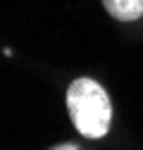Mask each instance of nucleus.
<instances>
[{
    "instance_id": "nucleus-1",
    "label": "nucleus",
    "mask_w": 143,
    "mask_h": 150,
    "mask_svg": "<svg viewBox=\"0 0 143 150\" xmlns=\"http://www.w3.org/2000/svg\"><path fill=\"white\" fill-rule=\"evenodd\" d=\"M69 117L86 138H103L110 131L112 105L105 88L93 79H76L67 88Z\"/></svg>"
},
{
    "instance_id": "nucleus-2",
    "label": "nucleus",
    "mask_w": 143,
    "mask_h": 150,
    "mask_svg": "<svg viewBox=\"0 0 143 150\" xmlns=\"http://www.w3.org/2000/svg\"><path fill=\"white\" fill-rule=\"evenodd\" d=\"M103 5L117 22H134L143 17V0H103Z\"/></svg>"
},
{
    "instance_id": "nucleus-3",
    "label": "nucleus",
    "mask_w": 143,
    "mask_h": 150,
    "mask_svg": "<svg viewBox=\"0 0 143 150\" xmlns=\"http://www.w3.org/2000/svg\"><path fill=\"white\" fill-rule=\"evenodd\" d=\"M79 145H74V143H62V145H52V150H76Z\"/></svg>"
}]
</instances>
